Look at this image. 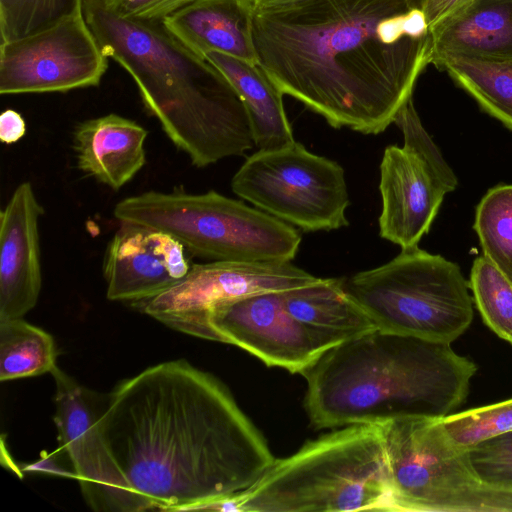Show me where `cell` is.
<instances>
[{
	"mask_svg": "<svg viewBox=\"0 0 512 512\" xmlns=\"http://www.w3.org/2000/svg\"><path fill=\"white\" fill-rule=\"evenodd\" d=\"M97 426L149 510H204L248 489L276 460L227 387L183 359L118 383Z\"/></svg>",
	"mask_w": 512,
	"mask_h": 512,
	"instance_id": "1",
	"label": "cell"
},
{
	"mask_svg": "<svg viewBox=\"0 0 512 512\" xmlns=\"http://www.w3.org/2000/svg\"><path fill=\"white\" fill-rule=\"evenodd\" d=\"M430 34L438 69L453 57L512 61V0H478Z\"/></svg>",
	"mask_w": 512,
	"mask_h": 512,
	"instance_id": "19",
	"label": "cell"
},
{
	"mask_svg": "<svg viewBox=\"0 0 512 512\" xmlns=\"http://www.w3.org/2000/svg\"><path fill=\"white\" fill-rule=\"evenodd\" d=\"M26 123L20 113L6 109L0 115V140L5 144H13L24 137Z\"/></svg>",
	"mask_w": 512,
	"mask_h": 512,
	"instance_id": "32",
	"label": "cell"
},
{
	"mask_svg": "<svg viewBox=\"0 0 512 512\" xmlns=\"http://www.w3.org/2000/svg\"><path fill=\"white\" fill-rule=\"evenodd\" d=\"M469 454L483 483L512 487V431L470 447Z\"/></svg>",
	"mask_w": 512,
	"mask_h": 512,
	"instance_id": "28",
	"label": "cell"
},
{
	"mask_svg": "<svg viewBox=\"0 0 512 512\" xmlns=\"http://www.w3.org/2000/svg\"><path fill=\"white\" fill-rule=\"evenodd\" d=\"M54 422L61 449L68 456L87 505L100 512H141L147 505L133 492L118 469L98 430L95 394L58 366Z\"/></svg>",
	"mask_w": 512,
	"mask_h": 512,
	"instance_id": "14",
	"label": "cell"
},
{
	"mask_svg": "<svg viewBox=\"0 0 512 512\" xmlns=\"http://www.w3.org/2000/svg\"><path fill=\"white\" fill-rule=\"evenodd\" d=\"M255 9L277 6L292 0H251Z\"/></svg>",
	"mask_w": 512,
	"mask_h": 512,
	"instance_id": "33",
	"label": "cell"
},
{
	"mask_svg": "<svg viewBox=\"0 0 512 512\" xmlns=\"http://www.w3.org/2000/svg\"><path fill=\"white\" fill-rule=\"evenodd\" d=\"M473 228L483 256L512 283V185L486 192L476 207Z\"/></svg>",
	"mask_w": 512,
	"mask_h": 512,
	"instance_id": "24",
	"label": "cell"
},
{
	"mask_svg": "<svg viewBox=\"0 0 512 512\" xmlns=\"http://www.w3.org/2000/svg\"><path fill=\"white\" fill-rule=\"evenodd\" d=\"M43 212L32 185L23 182L0 213V321L23 318L38 301Z\"/></svg>",
	"mask_w": 512,
	"mask_h": 512,
	"instance_id": "16",
	"label": "cell"
},
{
	"mask_svg": "<svg viewBox=\"0 0 512 512\" xmlns=\"http://www.w3.org/2000/svg\"><path fill=\"white\" fill-rule=\"evenodd\" d=\"M287 311L300 322L349 339L377 329V325L344 289L343 278L282 291Z\"/></svg>",
	"mask_w": 512,
	"mask_h": 512,
	"instance_id": "21",
	"label": "cell"
},
{
	"mask_svg": "<svg viewBox=\"0 0 512 512\" xmlns=\"http://www.w3.org/2000/svg\"><path fill=\"white\" fill-rule=\"evenodd\" d=\"M398 512H472L483 482L469 449L456 443L442 417L410 416L379 425Z\"/></svg>",
	"mask_w": 512,
	"mask_h": 512,
	"instance_id": "8",
	"label": "cell"
},
{
	"mask_svg": "<svg viewBox=\"0 0 512 512\" xmlns=\"http://www.w3.org/2000/svg\"><path fill=\"white\" fill-rule=\"evenodd\" d=\"M83 10V0H0L1 42L17 39Z\"/></svg>",
	"mask_w": 512,
	"mask_h": 512,
	"instance_id": "26",
	"label": "cell"
},
{
	"mask_svg": "<svg viewBox=\"0 0 512 512\" xmlns=\"http://www.w3.org/2000/svg\"><path fill=\"white\" fill-rule=\"evenodd\" d=\"M109 58L83 10L0 45V94L67 92L98 86Z\"/></svg>",
	"mask_w": 512,
	"mask_h": 512,
	"instance_id": "12",
	"label": "cell"
},
{
	"mask_svg": "<svg viewBox=\"0 0 512 512\" xmlns=\"http://www.w3.org/2000/svg\"><path fill=\"white\" fill-rule=\"evenodd\" d=\"M147 136L137 122L114 113L82 121L75 126L72 140L77 167L119 190L145 165Z\"/></svg>",
	"mask_w": 512,
	"mask_h": 512,
	"instance_id": "17",
	"label": "cell"
},
{
	"mask_svg": "<svg viewBox=\"0 0 512 512\" xmlns=\"http://www.w3.org/2000/svg\"><path fill=\"white\" fill-rule=\"evenodd\" d=\"M343 286L384 331L451 344L473 321L469 282L459 265L418 246L343 278Z\"/></svg>",
	"mask_w": 512,
	"mask_h": 512,
	"instance_id": "7",
	"label": "cell"
},
{
	"mask_svg": "<svg viewBox=\"0 0 512 512\" xmlns=\"http://www.w3.org/2000/svg\"><path fill=\"white\" fill-rule=\"evenodd\" d=\"M411 8L420 9L427 0H407Z\"/></svg>",
	"mask_w": 512,
	"mask_h": 512,
	"instance_id": "34",
	"label": "cell"
},
{
	"mask_svg": "<svg viewBox=\"0 0 512 512\" xmlns=\"http://www.w3.org/2000/svg\"><path fill=\"white\" fill-rule=\"evenodd\" d=\"M231 187L256 208L306 232L349 225L343 168L296 141L252 154L233 176Z\"/></svg>",
	"mask_w": 512,
	"mask_h": 512,
	"instance_id": "9",
	"label": "cell"
},
{
	"mask_svg": "<svg viewBox=\"0 0 512 512\" xmlns=\"http://www.w3.org/2000/svg\"><path fill=\"white\" fill-rule=\"evenodd\" d=\"M475 363L448 343L379 328L326 351L303 376L317 429L446 417L466 399Z\"/></svg>",
	"mask_w": 512,
	"mask_h": 512,
	"instance_id": "4",
	"label": "cell"
},
{
	"mask_svg": "<svg viewBox=\"0 0 512 512\" xmlns=\"http://www.w3.org/2000/svg\"><path fill=\"white\" fill-rule=\"evenodd\" d=\"M253 14L251 0H196L165 18L162 24L199 56L215 51L258 64Z\"/></svg>",
	"mask_w": 512,
	"mask_h": 512,
	"instance_id": "18",
	"label": "cell"
},
{
	"mask_svg": "<svg viewBox=\"0 0 512 512\" xmlns=\"http://www.w3.org/2000/svg\"><path fill=\"white\" fill-rule=\"evenodd\" d=\"M114 14L131 20L159 22L196 0H101Z\"/></svg>",
	"mask_w": 512,
	"mask_h": 512,
	"instance_id": "29",
	"label": "cell"
},
{
	"mask_svg": "<svg viewBox=\"0 0 512 512\" xmlns=\"http://www.w3.org/2000/svg\"><path fill=\"white\" fill-rule=\"evenodd\" d=\"M472 512H512V487L483 483Z\"/></svg>",
	"mask_w": 512,
	"mask_h": 512,
	"instance_id": "30",
	"label": "cell"
},
{
	"mask_svg": "<svg viewBox=\"0 0 512 512\" xmlns=\"http://www.w3.org/2000/svg\"><path fill=\"white\" fill-rule=\"evenodd\" d=\"M478 0H427L420 8L429 31L461 14Z\"/></svg>",
	"mask_w": 512,
	"mask_h": 512,
	"instance_id": "31",
	"label": "cell"
},
{
	"mask_svg": "<svg viewBox=\"0 0 512 512\" xmlns=\"http://www.w3.org/2000/svg\"><path fill=\"white\" fill-rule=\"evenodd\" d=\"M445 70L490 116L512 131V61L447 59Z\"/></svg>",
	"mask_w": 512,
	"mask_h": 512,
	"instance_id": "22",
	"label": "cell"
},
{
	"mask_svg": "<svg viewBox=\"0 0 512 512\" xmlns=\"http://www.w3.org/2000/svg\"><path fill=\"white\" fill-rule=\"evenodd\" d=\"M57 351L53 337L23 318L0 321V380L51 373Z\"/></svg>",
	"mask_w": 512,
	"mask_h": 512,
	"instance_id": "23",
	"label": "cell"
},
{
	"mask_svg": "<svg viewBox=\"0 0 512 512\" xmlns=\"http://www.w3.org/2000/svg\"><path fill=\"white\" fill-rule=\"evenodd\" d=\"M119 223L103 258L109 300L131 304L143 301L185 277L192 264L181 242L149 226Z\"/></svg>",
	"mask_w": 512,
	"mask_h": 512,
	"instance_id": "15",
	"label": "cell"
},
{
	"mask_svg": "<svg viewBox=\"0 0 512 512\" xmlns=\"http://www.w3.org/2000/svg\"><path fill=\"white\" fill-rule=\"evenodd\" d=\"M212 341L236 345L267 366L304 374L345 338L309 326L285 308L282 291L253 294L215 309L209 319Z\"/></svg>",
	"mask_w": 512,
	"mask_h": 512,
	"instance_id": "13",
	"label": "cell"
},
{
	"mask_svg": "<svg viewBox=\"0 0 512 512\" xmlns=\"http://www.w3.org/2000/svg\"><path fill=\"white\" fill-rule=\"evenodd\" d=\"M204 57L222 72L241 97L259 150L278 149L295 141L284 110V94L259 64L215 51Z\"/></svg>",
	"mask_w": 512,
	"mask_h": 512,
	"instance_id": "20",
	"label": "cell"
},
{
	"mask_svg": "<svg viewBox=\"0 0 512 512\" xmlns=\"http://www.w3.org/2000/svg\"><path fill=\"white\" fill-rule=\"evenodd\" d=\"M83 13L105 56L131 75L146 110L194 166L242 156L255 146L235 88L162 22L120 17L101 0H83Z\"/></svg>",
	"mask_w": 512,
	"mask_h": 512,
	"instance_id": "3",
	"label": "cell"
},
{
	"mask_svg": "<svg viewBox=\"0 0 512 512\" xmlns=\"http://www.w3.org/2000/svg\"><path fill=\"white\" fill-rule=\"evenodd\" d=\"M224 505L239 512L391 511L379 425H349L306 442Z\"/></svg>",
	"mask_w": 512,
	"mask_h": 512,
	"instance_id": "5",
	"label": "cell"
},
{
	"mask_svg": "<svg viewBox=\"0 0 512 512\" xmlns=\"http://www.w3.org/2000/svg\"><path fill=\"white\" fill-rule=\"evenodd\" d=\"M118 221L166 232L212 261L291 262L301 236L290 224L216 191H147L114 208Z\"/></svg>",
	"mask_w": 512,
	"mask_h": 512,
	"instance_id": "6",
	"label": "cell"
},
{
	"mask_svg": "<svg viewBox=\"0 0 512 512\" xmlns=\"http://www.w3.org/2000/svg\"><path fill=\"white\" fill-rule=\"evenodd\" d=\"M468 282L484 323L512 344V283L483 255L474 260Z\"/></svg>",
	"mask_w": 512,
	"mask_h": 512,
	"instance_id": "25",
	"label": "cell"
},
{
	"mask_svg": "<svg viewBox=\"0 0 512 512\" xmlns=\"http://www.w3.org/2000/svg\"><path fill=\"white\" fill-rule=\"evenodd\" d=\"M443 423L460 446L470 447L512 431V399L469 409L443 418Z\"/></svg>",
	"mask_w": 512,
	"mask_h": 512,
	"instance_id": "27",
	"label": "cell"
},
{
	"mask_svg": "<svg viewBox=\"0 0 512 512\" xmlns=\"http://www.w3.org/2000/svg\"><path fill=\"white\" fill-rule=\"evenodd\" d=\"M257 61L279 90L334 128L379 134L432 61L422 10L407 0H292L255 9Z\"/></svg>",
	"mask_w": 512,
	"mask_h": 512,
	"instance_id": "2",
	"label": "cell"
},
{
	"mask_svg": "<svg viewBox=\"0 0 512 512\" xmlns=\"http://www.w3.org/2000/svg\"><path fill=\"white\" fill-rule=\"evenodd\" d=\"M317 280L291 262L211 261L192 264L179 282L132 305L171 329L212 341L209 319L221 305L253 294L303 287Z\"/></svg>",
	"mask_w": 512,
	"mask_h": 512,
	"instance_id": "11",
	"label": "cell"
},
{
	"mask_svg": "<svg viewBox=\"0 0 512 512\" xmlns=\"http://www.w3.org/2000/svg\"><path fill=\"white\" fill-rule=\"evenodd\" d=\"M394 123L404 144L387 146L381 160L379 234L405 250L417 247L428 233L445 195L456 189L458 180L424 129L412 98Z\"/></svg>",
	"mask_w": 512,
	"mask_h": 512,
	"instance_id": "10",
	"label": "cell"
}]
</instances>
